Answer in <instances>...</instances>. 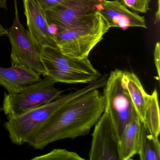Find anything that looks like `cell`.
Returning <instances> with one entry per match:
<instances>
[{
  "mask_svg": "<svg viewBox=\"0 0 160 160\" xmlns=\"http://www.w3.org/2000/svg\"><path fill=\"white\" fill-rule=\"evenodd\" d=\"M15 18L13 24L8 30L7 36L12 46V65H23L32 69L39 74L47 76L41 61L42 48L32 39L19 20L17 0H14Z\"/></svg>",
  "mask_w": 160,
  "mask_h": 160,
  "instance_id": "cell-7",
  "label": "cell"
},
{
  "mask_svg": "<svg viewBox=\"0 0 160 160\" xmlns=\"http://www.w3.org/2000/svg\"><path fill=\"white\" fill-rule=\"evenodd\" d=\"M56 82L46 76L43 79L13 94L4 92L2 110L7 118L15 117L49 102L59 97L62 91L55 87Z\"/></svg>",
  "mask_w": 160,
  "mask_h": 160,
  "instance_id": "cell-6",
  "label": "cell"
},
{
  "mask_svg": "<svg viewBox=\"0 0 160 160\" xmlns=\"http://www.w3.org/2000/svg\"><path fill=\"white\" fill-rule=\"evenodd\" d=\"M127 8L136 12L145 13L149 10L150 0H118Z\"/></svg>",
  "mask_w": 160,
  "mask_h": 160,
  "instance_id": "cell-18",
  "label": "cell"
},
{
  "mask_svg": "<svg viewBox=\"0 0 160 160\" xmlns=\"http://www.w3.org/2000/svg\"><path fill=\"white\" fill-rule=\"evenodd\" d=\"M7 0H0V8L7 10Z\"/></svg>",
  "mask_w": 160,
  "mask_h": 160,
  "instance_id": "cell-22",
  "label": "cell"
},
{
  "mask_svg": "<svg viewBox=\"0 0 160 160\" xmlns=\"http://www.w3.org/2000/svg\"><path fill=\"white\" fill-rule=\"evenodd\" d=\"M2 110V109L0 107V112Z\"/></svg>",
  "mask_w": 160,
  "mask_h": 160,
  "instance_id": "cell-23",
  "label": "cell"
},
{
  "mask_svg": "<svg viewBox=\"0 0 160 160\" xmlns=\"http://www.w3.org/2000/svg\"><path fill=\"white\" fill-rule=\"evenodd\" d=\"M146 128L152 134L159 136L160 132V114L157 90L148 95L145 117L143 121Z\"/></svg>",
  "mask_w": 160,
  "mask_h": 160,
  "instance_id": "cell-16",
  "label": "cell"
},
{
  "mask_svg": "<svg viewBox=\"0 0 160 160\" xmlns=\"http://www.w3.org/2000/svg\"><path fill=\"white\" fill-rule=\"evenodd\" d=\"M41 59L47 76L56 83H90L102 77L88 58H72L62 53L58 47H42Z\"/></svg>",
  "mask_w": 160,
  "mask_h": 160,
  "instance_id": "cell-4",
  "label": "cell"
},
{
  "mask_svg": "<svg viewBox=\"0 0 160 160\" xmlns=\"http://www.w3.org/2000/svg\"><path fill=\"white\" fill-rule=\"evenodd\" d=\"M44 10L59 5L66 0H34Z\"/></svg>",
  "mask_w": 160,
  "mask_h": 160,
  "instance_id": "cell-19",
  "label": "cell"
},
{
  "mask_svg": "<svg viewBox=\"0 0 160 160\" xmlns=\"http://www.w3.org/2000/svg\"><path fill=\"white\" fill-rule=\"evenodd\" d=\"M102 0H66L45 10L48 22L56 31L74 25L92 17Z\"/></svg>",
  "mask_w": 160,
  "mask_h": 160,
  "instance_id": "cell-8",
  "label": "cell"
},
{
  "mask_svg": "<svg viewBox=\"0 0 160 160\" xmlns=\"http://www.w3.org/2000/svg\"><path fill=\"white\" fill-rule=\"evenodd\" d=\"M104 109L103 96L98 89L92 90L61 107L28 138L26 143L43 149L58 140L86 135Z\"/></svg>",
  "mask_w": 160,
  "mask_h": 160,
  "instance_id": "cell-1",
  "label": "cell"
},
{
  "mask_svg": "<svg viewBox=\"0 0 160 160\" xmlns=\"http://www.w3.org/2000/svg\"><path fill=\"white\" fill-rule=\"evenodd\" d=\"M8 34V30L4 28L2 25L0 24V37L4 35H7Z\"/></svg>",
  "mask_w": 160,
  "mask_h": 160,
  "instance_id": "cell-21",
  "label": "cell"
},
{
  "mask_svg": "<svg viewBox=\"0 0 160 160\" xmlns=\"http://www.w3.org/2000/svg\"><path fill=\"white\" fill-rule=\"evenodd\" d=\"M23 3L28 31L34 42L42 48L44 46L57 47L44 10L34 0H23Z\"/></svg>",
  "mask_w": 160,
  "mask_h": 160,
  "instance_id": "cell-10",
  "label": "cell"
},
{
  "mask_svg": "<svg viewBox=\"0 0 160 160\" xmlns=\"http://www.w3.org/2000/svg\"><path fill=\"white\" fill-rule=\"evenodd\" d=\"M154 60L158 76L160 77V43H156L154 50Z\"/></svg>",
  "mask_w": 160,
  "mask_h": 160,
  "instance_id": "cell-20",
  "label": "cell"
},
{
  "mask_svg": "<svg viewBox=\"0 0 160 160\" xmlns=\"http://www.w3.org/2000/svg\"><path fill=\"white\" fill-rule=\"evenodd\" d=\"M42 79L38 73L23 65H12L9 68L0 67V85L10 94L20 92Z\"/></svg>",
  "mask_w": 160,
  "mask_h": 160,
  "instance_id": "cell-12",
  "label": "cell"
},
{
  "mask_svg": "<svg viewBox=\"0 0 160 160\" xmlns=\"http://www.w3.org/2000/svg\"><path fill=\"white\" fill-rule=\"evenodd\" d=\"M32 160H84L77 153L65 149H54L48 153L36 156Z\"/></svg>",
  "mask_w": 160,
  "mask_h": 160,
  "instance_id": "cell-17",
  "label": "cell"
},
{
  "mask_svg": "<svg viewBox=\"0 0 160 160\" xmlns=\"http://www.w3.org/2000/svg\"><path fill=\"white\" fill-rule=\"evenodd\" d=\"M96 12L105 20L109 28H118L126 30L133 27L147 28L144 17L131 12L118 0H102Z\"/></svg>",
  "mask_w": 160,
  "mask_h": 160,
  "instance_id": "cell-11",
  "label": "cell"
},
{
  "mask_svg": "<svg viewBox=\"0 0 160 160\" xmlns=\"http://www.w3.org/2000/svg\"><path fill=\"white\" fill-rule=\"evenodd\" d=\"M109 29L105 20L96 12L87 20L56 30L54 39L57 47L63 54L76 58H86Z\"/></svg>",
  "mask_w": 160,
  "mask_h": 160,
  "instance_id": "cell-3",
  "label": "cell"
},
{
  "mask_svg": "<svg viewBox=\"0 0 160 160\" xmlns=\"http://www.w3.org/2000/svg\"><path fill=\"white\" fill-rule=\"evenodd\" d=\"M118 143L112 122L104 111L95 124L89 156L90 160H119Z\"/></svg>",
  "mask_w": 160,
  "mask_h": 160,
  "instance_id": "cell-9",
  "label": "cell"
},
{
  "mask_svg": "<svg viewBox=\"0 0 160 160\" xmlns=\"http://www.w3.org/2000/svg\"><path fill=\"white\" fill-rule=\"evenodd\" d=\"M138 154L141 160H160V144L158 137L151 133L142 122Z\"/></svg>",
  "mask_w": 160,
  "mask_h": 160,
  "instance_id": "cell-15",
  "label": "cell"
},
{
  "mask_svg": "<svg viewBox=\"0 0 160 160\" xmlns=\"http://www.w3.org/2000/svg\"><path fill=\"white\" fill-rule=\"evenodd\" d=\"M122 81L132 100L137 116L143 122L148 94L145 91L137 76L132 72L122 71Z\"/></svg>",
  "mask_w": 160,
  "mask_h": 160,
  "instance_id": "cell-14",
  "label": "cell"
},
{
  "mask_svg": "<svg viewBox=\"0 0 160 160\" xmlns=\"http://www.w3.org/2000/svg\"><path fill=\"white\" fill-rule=\"evenodd\" d=\"M141 121L137 115L125 125L118 143L119 160H126L138 152Z\"/></svg>",
  "mask_w": 160,
  "mask_h": 160,
  "instance_id": "cell-13",
  "label": "cell"
},
{
  "mask_svg": "<svg viewBox=\"0 0 160 160\" xmlns=\"http://www.w3.org/2000/svg\"><path fill=\"white\" fill-rule=\"evenodd\" d=\"M107 75L96 81L89 83L83 88L68 94L61 95L57 99L15 117L7 118L4 123L9 132V138L13 144L22 145L28 138L42 125L58 109L72 99L95 89L104 88L106 84Z\"/></svg>",
  "mask_w": 160,
  "mask_h": 160,
  "instance_id": "cell-2",
  "label": "cell"
},
{
  "mask_svg": "<svg viewBox=\"0 0 160 160\" xmlns=\"http://www.w3.org/2000/svg\"><path fill=\"white\" fill-rule=\"evenodd\" d=\"M104 111L109 115L118 138L120 139L125 125L137 115L128 91L122 81V71H112L104 87Z\"/></svg>",
  "mask_w": 160,
  "mask_h": 160,
  "instance_id": "cell-5",
  "label": "cell"
}]
</instances>
